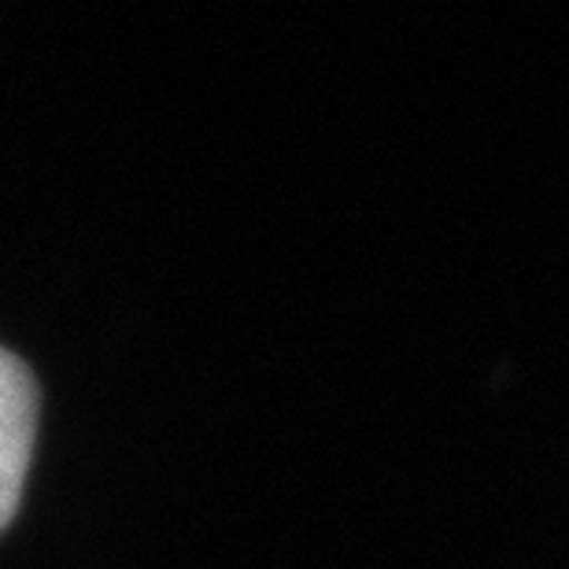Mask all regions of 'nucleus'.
Here are the masks:
<instances>
[{"instance_id":"nucleus-1","label":"nucleus","mask_w":569,"mask_h":569,"mask_svg":"<svg viewBox=\"0 0 569 569\" xmlns=\"http://www.w3.org/2000/svg\"><path fill=\"white\" fill-rule=\"evenodd\" d=\"M33 432H38V385L27 362L0 348V532L11 526L27 485Z\"/></svg>"}]
</instances>
